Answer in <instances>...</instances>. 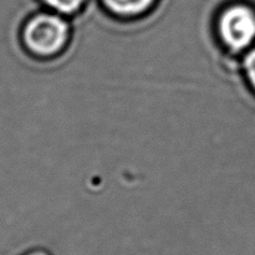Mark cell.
<instances>
[{"label": "cell", "mask_w": 255, "mask_h": 255, "mask_svg": "<svg viewBox=\"0 0 255 255\" xmlns=\"http://www.w3.org/2000/svg\"><path fill=\"white\" fill-rule=\"evenodd\" d=\"M19 36L25 52L36 57H49L65 49L70 26L60 15L37 12L22 21Z\"/></svg>", "instance_id": "cell-1"}, {"label": "cell", "mask_w": 255, "mask_h": 255, "mask_svg": "<svg viewBox=\"0 0 255 255\" xmlns=\"http://www.w3.org/2000/svg\"><path fill=\"white\" fill-rule=\"evenodd\" d=\"M218 34L233 52H241L255 44V7L249 2H233L218 16Z\"/></svg>", "instance_id": "cell-2"}, {"label": "cell", "mask_w": 255, "mask_h": 255, "mask_svg": "<svg viewBox=\"0 0 255 255\" xmlns=\"http://www.w3.org/2000/svg\"><path fill=\"white\" fill-rule=\"evenodd\" d=\"M104 6L112 14L122 17L138 16L148 11L157 0H101Z\"/></svg>", "instance_id": "cell-3"}, {"label": "cell", "mask_w": 255, "mask_h": 255, "mask_svg": "<svg viewBox=\"0 0 255 255\" xmlns=\"http://www.w3.org/2000/svg\"><path fill=\"white\" fill-rule=\"evenodd\" d=\"M40 1L59 14L70 15L79 11L87 0H40Z\"/></svg>", "instance_id": "cell-4"}, {"label": "cell", "mask_w": 255, "mask_h": 255, "mask_svg": "<svg viewBox=\"0 0 255 255\" xmlns=\"http://www.w3.org/2000/svg\"><path fill=\"white\" fill-rule=\"evenodd\" d=\"M243 70L249 87L253 90L255 94V46L252 47V49L247 52L246 56H244Z\"/></svg>", "instance_id": "cell-5"}, {"label": "cell", "mask_w": 255, "mask_h": 255, "mask_svg": "<svg viewBox=\"0 0 255 255\" xmlns=\"http://www.w3.org/2000/svg\"><path fill=\"white\" fill-rule=\"evenodd\" d=\"M22 255H49V254L45 253L44 251H31V252H27V253H25Z\"/></svg>", "instance_id": "cell-6"}]
</instances>
